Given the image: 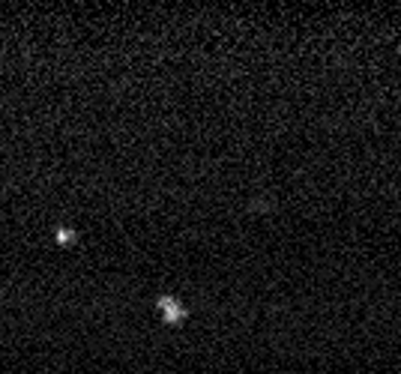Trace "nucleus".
<instances>
[{
    "instance_id": "obj_1",
    "label": "nucleus",
    "mask_w": 401,
    "mask_h": 374,
    "mask_svg": "<svg viewBox=\"0 0 401 374\" xmlns=\"http://www.w3.org/2000/svg\"><path fill=\"white\" fill-rule=\"evenodd\" d=\"M159 311H162V317H165V323H171V326H174V323H183L186 321V317H189V311H186V308L180 306V303H177L174 296H159Z\"/></svg>"
},
{
    "instance_id": "obj_2",
    "label": "nucleus",
    "mask_w": 401,
    "mask_h": 374,
    "mask_svg": "<svg viewBox=\"0 0 401 374\" xmlns=\"http://www.w3.org/2000/svg\"><path fill=\"white\" fill-rule=\"evenodd\" d=\"M72 237H75L72 231H57V239H60V242H69Z\"/></svg>"
}]
</instances>
